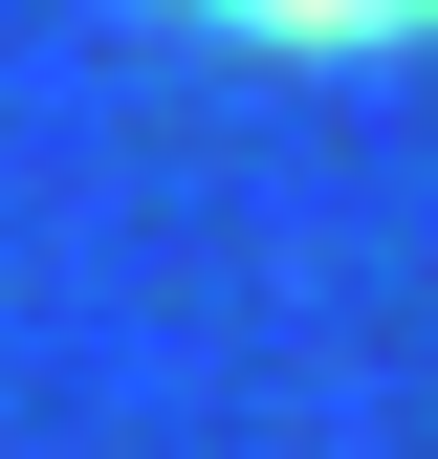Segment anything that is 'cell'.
<instances>
[{
    "label": "cell",
    "instance_id": "obj_1",
    "mask_svg": "<svg viewBox=\"0 0 438 459\" xmlns=\"http://www.w3.org/2000/svg\"><path fill=\"white\" fill-rule=\"evenodd\" d=\"M153 22L241 44V66H438V0H153Z\"/></svg>",
    "mask_w": 438,
    "mask_h": 459
}]
</instances>
